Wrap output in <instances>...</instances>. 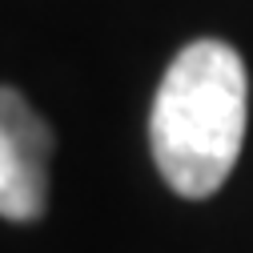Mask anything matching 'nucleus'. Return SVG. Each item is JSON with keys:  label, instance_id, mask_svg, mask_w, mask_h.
<instances>
[{"label": "nucleus", "instance_id": "f03ea898", "mask_svg": "<svg viewBox=\"0 0 253 253\" xmlns=\"http://www.w3.org/2000/svg\"><path fill=\"white\" fill-rule=\"evenodd\" d=\"M52 129L16 88L0 84V217L37 221L48 205Z\"/></svg>", "mask_w": 253, "mask_h": 253}, {"label": "nucleus", "instance_id": "f257e3e1", "mask_svg": "<svg viewBox=\"0 0 253 253\" xmlns=\"http://www.w3.org/2000/svg\"><path fill=\"white\" fill-rule=\"evenodd\" d=\"M249 113V77L225 41L185 44L161 77L149 113V145L173 193L213 197L233 173Z\"/></svg>", "mask_w": 253, "mask_h": 253}]
</instances>
